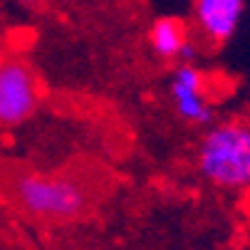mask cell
<instances>
[{"mask_svg": "<svg viewBox=\"0 0 250 250\" xmlns=\"http://www.w3.org/2000/svg\"><path fill=\"white\" fill-rule=\"evenodd\" d=\"M186 3H193V0H186Z\"/></svg>", "mask_w": 250, "mask_h": 250, "instance_id": "cell-7", "label": "cell"}, {"mask_svg": "<svg viewBox=\"0 0 250 250\" xmlns=\"http://www.w3.org/2000/svg\"><path fill=\"white\" fill-rule=\"evenodd\" d=\"M198 173L221 191L250 188V124L223 122L210 126L196 151Z\"/></svg>", "mask_w": 250, "mask_h": 250, "instance_id": "cell-2", "label": "cell"}, {"mask_svg": "<svg viewBox=\"0 0 250 250\" xmlns=\"http://www.w3.org/2000/svg\"><path fill=\"white\" fill-rule=\"evenodd\" d=\"M0 198L25 218L40 223H72L92 210V181L75 171L40 173L0 161Z\"/></svg>", "mask_w": 250, "mask_h": 250, "instance_id": "cell-1", "label": "cell"}, {"mask_svg": "<svg viewBox=\"0 0 250 250\" xmlns=\"http://www.w3.org/2000/svg\"><path fill=\"white\" fill-rule=\"evenodd\" d=\"M168 94L176 114L188 124H210L213 106L206 94V77L196 64H178L171 75Z\"/></svg>", "mask_w": 250, "mask_h": 250, "instance_id": "cell-4", "label": "cell"}, {"mask_svg": "<svg viewBox=\"0 0 250 250\" xmlns=\"http://www.w3.org/2000/svg\"><path fill=\"white\" fill-rule=\"evenodd\" d=\"M245 15V0H193V20L213 45L228 42Z\"/></svg>", "mask_w": 250, "mask_h": 250, "instance_id": "cell-5", "label": "cell"}, {"mask_svg": "<svg viewBox=\"0 0 250 250\" xmlns=\"http://www.w3.org/2000/svg\"><path fill=\"white\" fill-rule=\"evenodd\" d=\"M188 27L184 25V20L178 18H156L149 27V47L159 60L166 62H176L181 60V52L188 45Z\"/></svg>", "mask_w": 250, "mask_h": 250, "instance_id": "cell-6", "label": "cell"}, {"mask_svg": "<svg viewBox=\"0 0 250 250\" xmlns=\"http://www.w3.org/2000/svg\"><path fill=\"white\" fill-rule=\"evenodd\" d=\"M40 106V82L22 57L0 60V129H18Z\"/></svg>", "mask_w": 250, "mask_h": 250, "instance_id": "cell-3", "label": "cell"}]
</instances>
